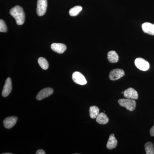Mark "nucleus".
<instances>
[{
    "label": "nucleus",
    "mask_w": 154,
    "mask_h": 154,
    "mask_svg": "<svg viewBox=\"0 0 154 154\" xmlns=\"http://www.w3.org/2000/svg\"><path fill=\"white\" fill-rule=\"evenodd\" d=\"M10 13L16 20L17 25H21L24 24L25 21V14L22 7L16 6L10 10Z\"/></svg>",
    "instance_id": "1"
},
{
    "label": "nucleus",
    "mask_w": 154,
    "mask_h": 154,
    "mask_svg": "<svg viewBox=\"0 0 154 154\" xmlns=\"http://www.w3.org/2000/svg\"><path fill=\"white\" fill-rule=\"evenodd\" d=\"M118 103L122 107H125L130 111L134 110L136 107V102L134 99H121L118 100Z\"/></svg>",
    "instance_id": "2"
},
{
    "label": "nucleus",
    "mask_w": 154,
    "mask_h": 154,
    "mask_svg": "<svg viewBox=\"0 0 154 154\" xmlns=\"http://www.w3.org/2000/svg\"><path fill=\"white\" fill-rule=\"evenodd\" d=\"M47 0H38L37 2L36 12L39 17L43 16L46 12L47 8Z\"/></svg>",
    "instance_id": "3"
},
{
    "label": "nucleus",
    "mask_w": 154,
    "mask_h": 154,
    "mask_svg": "<svg viewBox=\"0 0 154 154\" xmlns=\"http://www.w3.org/2000/svg\"><path fill=\"white\" fill-rule=\"evenodd\" d=\"M135 65L138 69L140 70L146 71L149 68V63L147 61L142 58H137L134 61Z\"/></svg>",
    "instance_id": "4"
},
{
    "label": "nucleus",
    "mask_w": 154,
    "mask_h": 154,
    "mask_svg": "<svg viewBox=\"0 0 154 154\" xmlns=\"http://www.w3.org/2000/svg\"><path fill=\"white\" fill-rule=\"evenodd\" d=\"M72 78L74 82L78 85H84L87 84V81L83 75L80 72H74L73 73Z\"/></svg>",
    "instance_id": "5"
},
{
    "label": "nucleus",
    "mask_w": 154,
    "mask_h": 154,
    "mask_svg": "<svg viewBox=\"0 0 154 154\" xmlns=\"http://www.w3.org/2000/svg\"><path fill=\"white\" fill-rule=\"evenodd\" d=\"M125 75V73L123 70L119 69H114L110 71L109 78L112 81H116L124 76Z\"/></svg>",
    "instance_id": "6"
},
{
    "label": "nucleus",
    "mask_w": 154,
    "mask_h": 154,
    "mask_svg": "<svg viewBox=\"0 0 154 154\" xmlns=\"http://www.w3.org/2000/svg\"><path fill=\"white\" fill-rule=\"evenodd\" d=\"M53 90L51 88H45L39 91V93L36 96V99L38 100H42V99L47 98L53 93Z\"/></svg>",
    "instance_id": "7"
},
{
    "label": "nucleus",
    "mask_w": 154,
    "mask_h": 154,
    "mask_svg": "<svg viewBox=\"0 0 154 154\" xmlns=\"http://www.w3.org/2000/svg\"><path fill=\"white\" fill-rule=\"evenodd\" d=\"M12 90V81L11 78H8L6 80L5 83L3 88L2 95L3 97L8 96Z\"/></svg>",
    "instance_id": "8"
},
{
    "label": "nucleus",
    "mask_w": 154,
    "mask_h": 154,
    "mask_svg": "<svg viewBox=\"0 0 154 154\" xmlns=\"http://www.w3.org/2000/svg\"><path fill=\"white\" fill-rule=\"evenodd\" d=\"M18 118L16 116H10L5 119L4 120V126L7 129H11L17 123Z\"/></svg>",
    "instance_id": "9"
},
{
    "label": "nucleus",
    "mask_w": 154,
    "mask_h": 154,
    "mask_svg": "<svg viewBox=\"0 0 154 154\" xmlns=\"http://www.w3.org/2000/svg\"><path fill=\"white\" fill-rule=\"evenodd\" d=\"M124 96L128 99L135 100L138 98V94L137 91L132 88H129L124 91Z\"/></svg>",
    "instance_id": "10"
},
{
    "label": "nucleus",
    "mask_w": 154,
    "mask_h": 154,
    "mask_svg": "<svg viewBox=\"0 0 154 154\" xmlns=\"http://www.w3.org/2000/svg\"><path fill=\"white\" fill-rule=\"evenodd\" d=\"M51 47L53 51L58 54L63 53L67 48L66 45L62 43H54L51 44Z\"/></svg>",
    "instance_id": "11"
},
{
    "label": "nucleus",
    "mask_w": 154,
    "mask_h": 154,
    "mask_svg": "<svg viewBox=\"0 0 154 154\" xmlns=\"http://www.w3.org/2000/svg\"><path fill=\"white\" fill-rule=\"evenodd\" d=\"M142 28L145 33L154 35V25L149 22H145L142 25Z\"/></svg>",
    "instance_id": "12"
},
{
    "label": "nucleus",
    "mask_w": 154,
    "mask_h": 154,
    "mask_svg": "<svg viewBox=\"0 0 154 154\" xmlns=\"http://www.w3.org/2000/svg\"><path fill=\"white\" fill-rule=\"evenodd\" d=\"M117 145V140L114 134H112L110 135L107 144V148L109 149H113L115 148Z\"/></svg>",
    "instance_id": "13"
},
{
    "label": "nucleus",
    "mask_w": 154,
    "mask_h": 154,
    "mask_svg": "<svg viewBox=\"0 0 154 154\" xmlns=\"http://www.w3.org/2000/svg\"><path fill=\"white\" fill-rule=\"evenodd\" d=\"M118 54L114 51H111L107 53V59L111 63H116L119 61Z\"/></svg>",
    "instance_id": "14"
},
{
    "label": "nucleus",
    "mask_w": 154,
    "mask_h": 154,
    "mask_svg": "<svg viewBox=\"0 0 154 154\" xmlns=\"http://www.w3.org/2000/svg\"><path fill=\"white\" fill-rule=\"evenodd\" d=\"M96 121L100 124L105 125L108 123L109 118L104 113H99L96 118Z\"/></svg>",
    "instance_id": "15"
},
{
    "label": "nucleus",
    "mask_w": 154,
    "mask_h": 154,
    "mask_svg": "<svg viewBox=\"0 0 154 154\" xmlns=\"http://www.w3.org/2000/svg\"><path fill=\"white\" fill-rule=\"evenodd\" d=\"M90 117L91 118L96 119L99 113V109L96 106H92L90 107Z\"/></svg>",
    "instance_id": "16"
},
{
    "label": "nucleus",
    "mask_w": 154,
    "mask_h": 154,
    "mask_svg": "<svg viewBox=\"0 0 154 154\" xmlns=\"http://www.w3.org/2000/svg\"><path fill=\"white\" fill-rule=\"evenodd\" d=\"M82 10V8L81 6H76L72 8L69 10V15L71 17H75Z\"/></svg>",
    "instance_id": "17"
},
{
    "label": "nucleus",
    "mask_w": 154,
    "mask_h": 154,
    "mask_svg": "<svg viewBox=\"0 0 154 154\" xmlns=\"http://www.w3.org/2000/svg\"><path fill=\"white\" fill-rule=\"evenodd\" d=\"M145 149L146 154H154L153 144L150 142L146 143L145 144Z\"/></svg>",
    "instance_id": "18"
},
{
    "label": "nucleus",
    "mask_w": 154,
    "mask_h": 154,
    "mask_svg": "<svg viewBox=\"0 0 154 154\" xmlns=\"http://www.w3.org/2000/svg\"><path fill=\"white\" fill-rule=\"evenodd\" d=\"M38 64L43 69L46 70L48 69L49 64L45 58L42 57H39L38 59Z\"/></svg>",
    "instance_id": "19"
},
{
    "label": "nucleus",
    "mask_w": 154,
    "mask_h": 154,
    "mask_svg": "<svg viewBox=\"0 0 154 154\" xmlns=\"http://www.w3.org/2000/svg\"><path fill=\"white\" fill-rule=\"evenodd\" d=\"M8 29H7V25H6L5 23L2 19L0 20V32H7Z\"/></svg>",
    "instance_id": "20"
},
{
    "label": "nucleus",
    "mask_w": 154,
    "mask_h": 154,
    "mask_svg": "<svg viewBox=\"0 0 154 154\" xmlns=\"http://www.w3.org/2000/svg\"><path fill=\"white\" fill-rule=\"evenodd\" d=\"M150 134L152 137H154V125L150 130Z\"/></svg>",
    "instance_id": "21"
},
{
    "label": "nucleus",
    "mask_w": 154,
    "mask_h": 154,
    "mask_svg": "<svg viewBox=\"0 0 154 154\" xmlns=\"http://www.w3.org/2000/svg\"><path fill=\"white\" fill-rule=\"evenodd\" d=\"M36 154H45V152L42 149H39L36 152Z\"/></svg>",
    "instance_id": "22"
},
{
    "label": "nucleus",
    "mask_w": 154,
    "mask_h": 154,
    "mask_svg": "<svg viewBox=\"0 0 154 154\" xmlns=\"http://www.w3.org/2000/svg\"><path fill=\"white\" fill-rule=\"evenodd\" d=\"M12 153H3V154H12Z\"/></svg>",
    "instance_id": "23"
}]
</instances>
